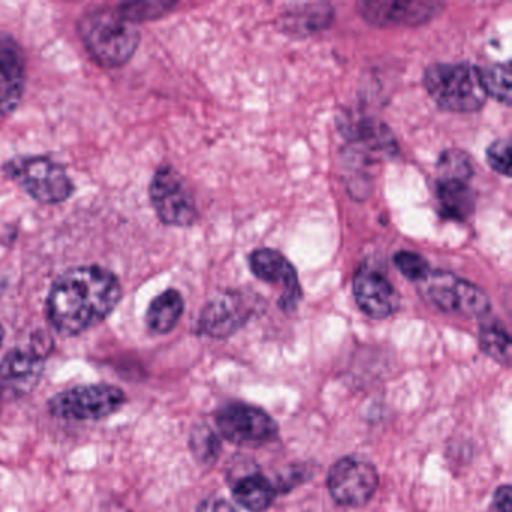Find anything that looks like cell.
I'll return each instance as SVG.
<instances>
[{
	"instance_id": "6da1fadb",
	"label": "cell",
	"mask_w": 512,
	"mask_h": 512,
	"mask_svg": "<svg viewBox=\"0 0 512 512\" xmlns=\"http://www.w3.org/2000/svg\"><path fill=\"white\" fill-rule=\"evenodd\" d=\"M118 278L98 266L61 275L47 299V317L58 334L74 337L106 320L121 301Z\"/></svg>"
},
{
	"instance_id": "7a4b0ae2",
	"label": "cell",
	"mask_w": 512,
	"mask_h": 512,
	"mask_svg": "<svg viewBox=\"0 0 512 512\" xmlns=\"http://www.w3.org/2000/svg\"><path fill=\"white\" fill-rule=\"evenodd\" d=\"M79 34L89 55L104 68L127 64L140 44V29L125 19L118 8H98L83 14Z\"/></svg>"
},
{
	"instance_id": "3957f363",
	"label": "cell",
	"mask_w": 512,
	"mask_h": 512,
	"mask_svg": "<svg viewBox=\"0 0 512 512\" xmlns=\"http://www.w3.org/2000/svg\"><path fill=\"white\" fill-rule=\"evenodd\" d=\"M424 86L434 103L449 112H476L487 101L479 68L467 62L431 65Z\"/></svg>"
},
{
	"instance_id": "277c9868",
	"label": "cell",
	"mask_w": 512,
	"mask_h": 512,
	"mask_svg": "<svg viewBox=\"0 0 512 512\" xmlns=\"http://www.w3.org/2000/svg\"><path fill=\"white\" fill-rule=\"evenodd\" d=\"M125 403L127 395L119 386L95 383L53 395L49 410L56 418L67 421H100L118 412Z\"/></svg>"
},
{
	"instance_id": "5b68a950",
	"label": "cell",
	"mask_w": 512,
	"mask_h": 512,
	"mask_svg": "<svg viewBox=\"0 0 512 512\" xmlns=\"http://www.w3.org/2000/svg\"><path fill=\"white\" fill-rule=\"evenodd\" d=\"M13 178L32 199L46 205H55L70 199L73 182L61 164L46 157L19 158L5 166Z\"/></svg>"
},
{
	"instance_id": "8992f818",
	"label": "cell",
	"mask_w": 512,
	"mask_h": 512,
	"mask_svg": "<svg viewBox=\"0 0 512 512\" xmlns=\"http://www.w3.org/2000/svg\"><path fill=\"white\" fill-rule=\"evenodd\" d=\"M421 289L428 301L445 313L481 319L491 310L490 298L481 287L449 272L430 271L421 281Z\"/></svg>"
},
{
	"instance_id": "52a82bcc",
	"label": "cell",
	"mask_w": 512,
	"mask_h": 512,
	"mask_svg": "<svg viewBox=\"0 0 512 512\" xmlns=\"http://www.w3.org/2000/svg\"><path fill=\"white\" fill-rule=\"evenodd\" d=\"M259 298L241 290H226L209 299L199 317V332L206 337L229 338L256 313Z\"/></svg>"
},
{
	"instance_id": "ba28073f",
	"label": "cell",
	"mask_w": 512,
	"mask_h": 512,
	"mask_svg": "<svg viewBox=\"0 0 512 512\" xmlns=\"http://www.w3.org/2000/svg\"><path fill=\"white\" fill-rule=\"evenodd\" d=\"M379 487V473L373 463L350 455L329 469L328 490L338 505L359 508L370 502Z\"/></svg>"
},
{
	"instance_id": "9c48e42d",
	"label": "cell",
	"mask_w": 512,
	"mask_h": 512,
	"mask_svg": "<svg viewBox=\"0 0 512 512\" xmlns=\"http://www.w3.org/2000/svg\"><path fill=\"white\" fill-rule=\"evenodd\" d=\"M218 431L227 442L238 446H260L278 436V424L269 413L250 404L233 403L217 413Z\"/></svg>"
},
{
	"instance_id": "30bf717a",
	"label": "cell",
	"mask_w": 512,
	"mask_h": 512,
	"mask_svg": "<svg viewBox=\"0 0 512 512\" xmlns=\"http://www.w3.org/2000/svg\"><path fill=\"white\" fill-rule=\"evenodd\" d=\"M151 202L167 226L190 227L197 218L196 202L187 182L173 167L164 166L152 178Z\"/></svg>"
},
{
	"instance_id": "8fae6325",
	"label": "cell",
	"mask_w": 512,
	"mask_h": 512,
	"mask_svg": "<svg viewBox=\"0 0 512 512\" xmlns=\"http://www.w3.org/2000/svg\"><path fill=\"white\" fill-rule=\"evenodd\" d=\"M46 361L31 349H14L0 361V400L28 397L40 385Z\"/></svg>"
},
{
	"instance_id": "7c38bea8",
	"label": "cell",
	"mask_w": 512,
	"mask_h": 512,
	"mask_svg": "<svg viewBox=\"0 0 512 512\" xmlns=\"http://www.w3.org/2000/svg\"><path fill=\"white\" fill-rule=\"evenodd\" d=\"M439 2H391V0H365L359 2V14L365 22L379 28L388 26H419L433 20L442 11Z\"/></svg>"
},
{
	"instance_id": "4fadbf2b",
	"label": "cell",
	"mask_w": 512,
	"mask_h": 512,
	"mask_svg": "<svg viewBox=\"0 0 512 512\" xmlns=\"http://www.w3.org/2000/svg\"><path fill=\"white\" fill-rule=\"evenodd\" d=\"M250 269L265 283L283 284V295L278 305L284 313H293L298 308L302 299L298 272L283 254L271 248L256 250L250 256Z\"/></svg>"
},
{
	"instance_id": "5bb4252c",
	"label": "cell",
	"mask_w": 512,
	"mask_h": 512,
	"mask_svg": "<svg viewBox=\"0 0 512 512\" xmlns=\"http://www.w3.org/2000/svg\"><path fill=\"white\" fill-rule=\"evenodd\" d=\"M353 295L359 310L371 319L382 320L392 316L400 304L397 290L388 278L368 266L356 272Z\"/></svg>"
},
{
	"instance_id": "9a60e30c",
	"label": "cell",
	"mask_w": 512,
	"mask_h": 512,
	"mask_svg": "<svg viewBox=\"0 0 512 512\" xmlns=\"http://www.w3.org/2000/svg\"><path fill=\"white\" fill-rule=\"evenodd\" d=\"M26 83L22 47L10 35H0V115L16 112Z\"/></svg>"
},
{
	"instance_id": "2e32d148",
	"label": "cell",
	"mask_w": 512,
	"mask_h": 512,
	"mask_svg": "<svg viewBox=\"0 0 512 512\" xmlns=\"http://www.w3.org/2000/svg\"><path fill=\"white\" fill-rule=\"evenodd\" d=\"M347 137L356 145L364 148L365 154L376 157V160L392 158L397 152V143L394 136L382 122L373 119L361 121H344V130Z\"/></svg>"
},
{
	"instance_id": "e0dca14e",
	"label": "cell",
	"mask_w": 512,
	"mask_h": 512,
	"mask_svg": "<svg viewBox=\"0 0 512 512\" xmlns=\"http://www.w3.org/2000/svg\"><path fill=\"white\" fill-rule=\"evenodd\" d=\"M233 499L250 512H265L274 503L277 488L260 472H248L236 479Z\"/></svg>"
},
{
	"instance_id": "ac0fdd59",
	"label": "cell",
	"mask_w": 512,
	"mask_h": 512,
	"mask_svg": "<svg viewBox=\"0 0 512 512\" xmlns=\"http://www.w3.org/2000/svg\"><path fill=\"white\" fill-rule=\"evenodd\" d=\"M437 200L440 215L452 221H464L475 211V194L469 182L437 179Z\"/></svg>"
},
{
	"instance_id": "d6986e66",
	"label": "cell",
	"mask_w": 512,
	"mask_h": 512,
	"mask_svg": "<svg viewBox=\"0 0 512 512\" xmlns=\"http://www.w3.org/2000/svg\"><path fill=\"white\" fill-rule=\"evenodd\" d=\"M332 19L328 4L293 5L281 16L283 31L292 35H310L322 31Z\"/></svg>"
},
{
	"instance_id": "ffe728a7",
	"label": "cell",
	"mask_w": 512,
	"mask_h": 512,
	"mask_svg": "<svg viewBox=\"0 0 512 512\" xmlns=\"http://www.w3.org/2000/svg\"><path fill=\"white\" fill-rule=\"evenodd\" d=\"M184 313V298L175 289L166 290L154 299L146 313V325L154 334L164 335L173 331Z\"/></svg>"
},
{
	"instance_id": "44dd1931",
	"label": "cell",
	"mask_w": 512,
	"mask_h": 512,
	"mask_svg": "<svg viewBox=\"0 0 512 512\" xmlns=\"http://www.w3.org/2000/svg\"><path fill=\"white\" fill-rule=\"evenodd\" d=\"M479 346L497 364L503 367L511 365V337L502 323H484L479 331Z\"/></svg>"
},
{
	"instance_id": "7402d4cb",
	"label": "cell",
	"mask_w": 512,
	"mask_h": 512,
	"mask_svg": "<svg viewBox=\"0 0 512 512\" xmlns=\"http://www.w3.org/2000/svg\"><path fill=\"white\" fill-rule=\"evenodd\" d=\"M487 97L511 106V70L509 64H494L479 68Z\"/></svg>"
},
{
	"instance_id": "603a6c76",
	"label": "cell",
	"mask_w": 512,
	"mask_h": 512,
	"mask_svg": "<svg viewBox=\"0 0 512 512\" xmlns=\"http://www.w3.org/2000/svg\"><path fill=\"white\" fill-rule=\"evenodd\" d=\"M190 449L200 464L211 466L220 457L221 440L208 424H197L191 430Z\"/></svg>"
},
{
	"instance_id": "cb8c5ba5",
	"label": "cell",
	"mask_w": 512,
	"mask_h": 512,
	"mask_svg": "<svg viewBox=\"0 0 512 512\" xmlns=\"http://www.w3.org/2000/svg\"><path fill=\"white\" fill-rule=\"evenodd\" d=\"M437 176L440 181L469 182L473 176L469 155L458 149H448L437 160Z\"/></svg>"
},
{
	"instance_id": "d4e9b609",
	"label": "cell",
	"mask_w": 512,
	"mask_h": 512,
	"mask_svg": "<svg viewBox=\"0 0 512 512\" xmlns=\"http://www.w3.org/2000/svg\"><path fill=\"white\" fill-rule=\"evenodd\" d=\"M176 7L175 2H130L119 5L118 11L133 23L148 22V20L160 19L164 14Z\"/></svg>"
},
{
	"instance_id": "484cf974",
	"label": "cell",
	"mask_w": 512,
	"mask_h": 512,
	"mask_svg": "<svg viewBox=\"0 0 512 512\" xmlns=\"http://www.w3.org/2000/svg\"><path fill=\"white\" fill-rule=\"evenodd\" d=\"M394 263L400 274L410 281L421 283L430 274V266H428L425 257L413 253V251H400V253L395 254Z\"/></svg>"
},
{
	"instance_id": "4316f807",
	"label": "cell",
	"mask_w": 512,
	"mask_h": 512,
	"mask_svg": "<svg viewBox=\"0 0 512 512\" xmlns=\"http://www.w3.org/2000/svg\"><path fill=\"white\" fill-rule=\"evenodd\" d=\"M487 163L494 172L508 178L511 173V145L508 140H496L487 148Z\"/></svg>"
},
{
	"instance_id": "83f0119b",
	"label": "cell",
	"mask_w": 512,
	"mask_h": 512,
	"mask_svg": "<svg viewBox=\"0 0 512 512\" xmlns=\"http://www.w3.org/2000/svg\"><path fill=\"white\" fill-rule=\"evenodd\" d=\"M307 473V467H293L292 472L287 473V475L280 476V482H278L277 491H280V493H287V491L295 488L296 485L304 482L305 478H307Z\"/></svg>"
},
{
	"instance_id": "f1b7e54d",
	"label": "cell",
	"mask_w": 512,
	"mask_h": 512,
	"mask_svg": "<svg viewBox=\"0 0 512 512\" xmlns=\"http://www.w3.org/2000/svg\"><path fill=\"white\" fill-rule=\"evenodd\" d=\"M196 512H238L233 508L232 503L227 500L221 499V497L211 496L206 497L205 500L200 502L197 506Z\"/></svg>"
},
{
	"instance_id": "f546056e",
	"label": "cell",
	"mask_w": 512,
	"mask_h": 512,
	"mask_svg": "<svg viewBox=\"0 0 512 512\" xmlns=\"http://www.w3.org/2000/svg\"><path fill=\"white\" fill-rule=\"evenodd\" d=\"M494 512H512L511 485H500L494 494Z\"/></svg>"
},
{
	"instance_id": "4dcf8cb0",
	"label": "cell",
	"mask_w": 512,
	"mask_h": 512,
	"mask_svg": "<svg viewBox=\"0 0 512 512\" xmlns=\"http://www.w3.org/2000/svg\"><path fill=\"white\" fill-rule=\"evenodd\" d=\"M5 331L4 326L0 325V347H2V343H4Z\"/></svg>"
},
{
	"instance_id": "1f68e13d",
	"label": "cell",
	"mask_w": 512,
	"mask_h": 512,
	"mask_svg": "<svg viewBox=\"0 0 512 512\" xmlns=\"http://www.w3.org/2000/svg\"><path fill=\"white\" fill-rule=\"evenodd\" d=\"M0 415H2V400H0Z\"/></svg>"
}]
</instances>
